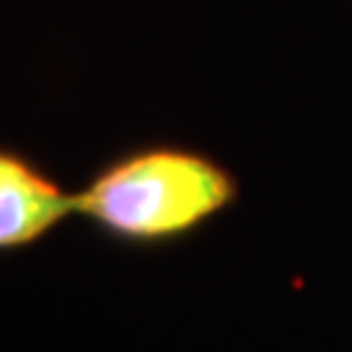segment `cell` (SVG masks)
Instances as JSON below:
<instances>
[{
  "instance_id": "cell-1",
  "label": "cell",
  "mask_w": 352,
  "mask_h": 352,
  "mask_svg": "<svg viewBox=\"0 0 352 352\" xmlns=\"http://www.w3.org/2000/svg\"><path fill=\"white\" fill-rule=\"evenodd\" d=\"M235 194L238 182L214 159L182 147H150L103 168L74 194V212L112 238L156 244L194 232Z\"/></svg>"
},
{
  "instance_id": "cell-2",
  "label": "cell",
  "mask_w": 352,
  "mask_h": 352,
  "mask_svg": "<svg viewBox=\"0 0 352 352\" xmlns=\"http://www.w3.org/2000/svg\"><path fill=\"white\" fill-rule=\"evenodd\" d=\"M71 212L74 194L38 164L0 147V252L36 244Z\"/></svg>"
}]
</instances>
